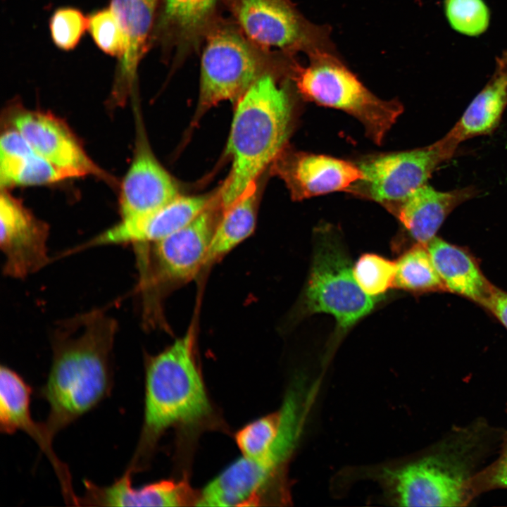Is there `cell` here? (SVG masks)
<instances>
[{
  "instance_id": "4316f807",
  "label": "cell",
  "mask_w": 507,
  "mask_h": 507,
  "mask_svg": "<svg viewBox=\"0 0 507 507\" xmlns=\"http://www.w3.org/2000/svg\"><path fill=\"white\" fill-rule=\"evenodd\" d=\"M445 15L451 27L469 37L483 34L490 22L484 0H444Z\"/></svg>"
},
{
  "instance_id": "6da1fadb",
  "label": "cell",
  "mask_w": 507,
  "mask_h": 507,
  "mask_svg": "<svg viewBox=\"0 0 507 507\" xmlns=\"http://www.w3.org/2000/svg\"><path fill=\"white\" fill-rule=\"evenodd\" d=\"M117 329L113 318L94 309L61 322L54 330L51 365L40 393L49 408L42 425L51 442L110 395Z\"/></svg>"
},
{
  "instance_id": "5b68a950",
  "label": "cell",
  "mask_w": 507,
  "mask_h": 507,
  "mask_svg": "<svg viewBox=\"0 0 507 507\" xmlns=\"http://www.w3.org/2000/svg\"><path fill=\"white\" fill-rule=\"evenodd\" d=\"M308 64L296 68L294 81L301 98L320 106L343 111L359 120L365 134L381 144L403 112L396 100H382L350 70L337 52L308 56Z\"/></svg>"
},
{
  "instance_id": "d4e9b609",
  "label": "cell",
  "mask_w": 507,
  "mask_h": 507,
  "mask_svg": "<svg viewBox=\"0 0 507 507\" xmlns=\"http://www.w3.org/2000/svg\"><path fill=\"white\" fill-rule=\"evenodd\" d=\"M73 177L36 151L20 157L0 158L1 189L13 186L46 184Z\"/></svg>"
},
{
  "instance_id": "ba28073f",
  "label": "cell",
  "mask_w": 507,
  "mask_h": 507,
  "mask_svg": "<svg viewBox=\"0 0 507 507\" xmlns=\"http://www.w3.org/2000/svg\"><path fill=\"white\" fill-rule=\"evenodd\" d=\"M244 36L263 51L307 56L336 52L327 25L307 20L290 0H225Z\"/></svg>"
},
{
  "instance_id": "8992f818",
  "label": "cell",
  "mask_w": 507,
  "mask_h": 507,
  "mask_svg": "<svg viewBox=\"0 0 507 507\" xmlns=\"http://www.w3.org/2000/svg\"><path fill=\"white\" fill-rule=\"evenodd\" d=\"M204 39L198 114L223 101L237 102L260 76L289 55L267 54L237 25L227 23L215 20Z\"/></svg>"
},
{
  "instance_id": "cb8c5ba5",
  "label": "cell",
  "mask_w": 507,
  "mask_h": 507,
  "mask_svg": "<svg viewBox=\"0 0 507 507\" xmlns=\"http://www.w3.org/2000/svg\"><path fill=\"white\" fill-rule=\"evenodd\" d=\"M394 287L411 293L447 292L427 245L415 243L396 261Z\"/></svg>"
},
{
  "instance_id": "30bf717a",
  "label": "cell",
  "mask_w": 507,
  "mask_h": 507,
  "mask_svg": "<svg viewBox=\"0 0 507 507\" xmlns=\"http://www.w3.org/2000/svg\"><path fill=\"white\" fill-rule=\"evenodd\" d=\"M216 199L186 226L152 243V259H137L139 266L153 263V270L140 275L142 288L146 289L152 283L188 281L205 265L218 220Z\"/></svg>"
},
{
  "instance_id": "603a6c76",
  "label": "cell",
  "mask_w": 507,
  "mask_h": 507,
  "mask_svg": "<svg viewBox=\"0 0 507 507\" xmlns=\"http://www.w3.org/2000/svg\"><path fill=\"white\" fill-rule=\"evenodd\" d=\"M257 187L253 184L232 205L222 211L205 265L225 256L249 237L256 225Z\"/></svg>"
},
{
  "instance_id": "2e32d148",
  "label": "cell",
  "mask_w": 507,
  "mask_h": 507,
  "mask_svg": "<svg viewBox=\"0 0 507 507\" xmlns=\"http://www.w3.org/2000/svg\"><path fill=\"white\" fill-rule=\"evenodd\" d=\"M221 0H160L151 42L180 59L198 47Z\"/></svg>"
},
{
  "instance_id": "4fadbf2b",
  "label": "cell",
  "mask_w": 507,
  "mask_h": 507,
  "mask_svg": "<svg viewBox=\"0 0 507 507\" xmlns=\"http://www.w3.org/2000/svg\"><path fill=\"white\" fill-rule=\"evenodd\" d=\"M216 197L211 194L180 195L146 215L120 220L111 228L75 248L73 251L108 244H132L137 246L156 242L192 222Z\"/></svg>"
},
{
  "instance_id": "8fae6325",
  "label": "cell",
  "mask_w": 507,
  "mask_h": 507,
  "mask_svg": "<svg viewBox=\"0 0 507 507\" xmlns=\"http://www.w3.org/2000/svg\"><path fill=\"white\" fill-rule=\"evenodd\" d=\"M49 227L22 202L1 189L0 246L4 256L6 276L23 279L49 263Z\"/></svg>"
},
{
  "instance_id": "7a4b0ae2",
  "label": "cell",
  "mask_w": 507,
  "mask_h": 507,
  "mask_svg": "<svg viewBox=\"0 0 507 507\" xmlns=\"http://www.w3.org/2000/svg\"><path fill=\"white\" fill-rule=\"evenodd\" d=\"M284 67L260 76L236 102L226 152L232 157L230 173L220 190V205H232L267 166L284 150L296 115L295 67Z\"/></svg>"
},
{
  "instance_id": "9c48e42d",
  "label": "cell",
  "mask_w": 507,
  "mask_h": 507,
  "mask_svg": "<svg viewBox=\"0 0 507 507\" xmlns=\"http://www.w3.org/2000/svg\"><path fill=\"white\" fill-rule=\"evenodd\" d=\"M458 144L448 133L425 147L363 158L356 163L363 177L346 192L379 203L384 208L401 201L425 184L434 169L452 156Z\"/></svg>"
},
{
  "instance_id": "e0dca14e",
  "label": "cell",
  "mask_w": 507,
  "mask_h": 507,
  "mask_svg": "<svg viewBox=\"0 0 507 507\" xmlns=\"http://www.w3.org/2000/svg\"><path fill=\"white\" fill-rule=\"evenodd\" d=\"M32 389L23 377L6 365L0 368V430L7 434L16 431L27 434L39 446L54 468L65 497L73 496L67 467L57 458L42 423L32 419L30 412Z\"/></svg>"
},
{
  "instance_id": "ffe728a7",
  "label": "cell",
  "mask_w": 507,
  "mask_h": 507,
  "mask_svg": "<svg viewBox=\"0 0 507 507\" xmlns=\"http://www.w3.org/2000/svg\"><path fill=\"white\" fill-rule=\"evenodd\" d=\"M132 476L125 470L108 486H99L85 480L84 493L79 497L78 506H180L189 499L186 486L180 482L162 480L135 488Z\"/></svg>"
},
{
  "instance_id": "d6986e66",
  "label": "cell",
  "mask_w": 507,
  "mask_h": 507,
  "mask_svg": "<svg viewBox=\"0 0 507 507\" xmlns=\"http://www.w3.org/2000/svg\"><path fill=\"white\" fill-rule=\"evenodd\" d=\"M474 194L472 188L439 192L427 184L401 201L384 207L416 243L427 245L451 211Z\"/></svg>"
},
{
  "instance_id": "ac0fdd59",
  "label": "cell",
  "mask_w": 507,
  "mask_h": 507,
  "mask_svg": "<svg viewBox=\"0 0 507 507\" xmlns=\"http://www.w3.org/2000/svg\"><path fill=\"white\" fill-rule=\"evenodd\" d=\"M160 0H111L125 39V51L118 60L113 89V98L126 99L134 84L138 65L148 46L158 15Z\"/></svg>"
},
{
  "instance_id": "f1b7e54d",
  "label": "cell",
  "mask_w": 507,
  "mask_h": 507,
  "mask_svg": "<svg viewBox=\"0 0 507 507\" xmlns=\"http://www.w3.org/2000/svg\"><path fill=\"white\" fill-rule=\"evenodd\" d=\"M49 29L54 44L63 51H70L88 29V18L76 8L61 7L51 16Z\"/></svg>"
},
{
  "instance_id": "83f0119b",
  "label": "cell",
  "mask_w": 507,
  "mask_h": 507,
  "mask_svg": "<svg viewBox=\"0 0 507 507\" xmlns=\"http://www.w3.org/2000/svg\"><path fill=\"white\" fill-rule=\"evenodd\" d=\"M87 30L102 51L118 60L123 56L126 47L124 33L110 6L96 11L88 17Z\"/></svg>"
},
{
  "instance_id": "f546056e",
  "label": "cell",
  "mask_w": 507,
  "mask_h": 507,
  "mask_svg": "<svg viewBox=\"0 0 507 507\" xmlns=\"http://www.w3.org/2000/svg\"><path fill=\"white\" fill-rule=\"evenodd\" d=\"M500 447L496 460L485 468H480L471 479L469 485L471 501L484 492L507 489V430L503 432Z\"/></svg>"
},
{
  "instance_id": "7c38bea8",
  "label": "cell",
  "mask_w": 507,
  "mask_h": 507,
  "mask_svg": "<svg viewBox=\"0 0 507 507\" xmlns=\"http://www.w3.org/2000/svg\"><path fill=\"white\" fill-rule=\"evenodd\" d=\"M11 123L39 155L73 177L92 175L111 180L87 156L68 125L51 113L22 111Z\"/></svg>"
},
{
  "instance_id": "3957f363",
  "label": "cell",
  "mask_w": 507,
  "mask_h": 507,
  "mask_svg": "<svg viewBox=\"0 0 507 507\" xmlns=\"http://www.w3.org/2000/svg\"><path fill=\"white\" fill-rule=\"evenodd\" d=\"M502 434L478 419L451 430L415 459L395 468H383L379 478L398 506H468L470 480Z\"/></svg>"
},
{
  "instance_id": "7402d4cb",
  "label": "cell",
  "mask_w": 507,
  "mask_h": 507,
  "mask_svg": "<svg viewBox=\"0 0 507 507\" xmlns=\"http://www.w3.org/2000/svg\"><path fill=\"white\" fill-rule=\"evenodd\" d=\"M507 104V51L496 58L494 73L449 133L459 142L489 133Z\"/></svg>"
},
{
  "instance_id": "277c9868",
  "label": "cell",
  "mask_w": 507,
  "mask_h": 507,
  "mask_svg": "<svg viewBox=\"0 0 507 507\" xmlns=\"http://www.w3.org/2000/svg\"><path fill=\"white\" fill-rule=\"evenodd\" d=\"M144 390L140 437L126 469L132 474L146 465L159 437L166 430L196 423L211 413L191 332L147 359Z\"/></svg>"
},
{
  "instance_id": "52a82bcc",
  "label": "cell",
  "mask_w": 507,
  "mask_h": 507,
  "mask_svg": "<svg viewBox=\"0 0 507 507\" xmlns=\"http://www.w3.org/2000/svg\"><path fill=\"white\" fill-rule=\"evenodd\" d=\"M379 297L365 294L353 274L341 239L330 230L315 235L309 277L303 297L305 314L325 313L337 322L338 341L374 308Z\"/></svg>"
},
{
  "instance_id": "44dd1931",
  "label": "cell",
  "mask_w": 507,
  "mask_h": 507,
  "mask_svg": "<svg viewBox=\"0 0 507 507\" xmlns=\"http://www.w3.org/2000/svg\"><path fill=\"white\" fill-rule=\"evenodd\" d=\"M434 265L447 292L483 306L494 286L466 250L434 237L427 244Z\"/></svg>"
},
{
  "instance_id": "484cf974",
  "label": "cell",
  "mask_w": 507,
  "mask_h": 507,
  "mask_svg": "<svg viewBox=\"0 0 507 507\" xmlns=\"http://www.w3.org/2000/svg\"><path fill=\"white\" fill-rule=\"evenodd\" d=\"M396 261L375 254H364L353 267V274L361 289L368 295L379 297L394 287Z\"/></svg>"
},
{
  "instance_id": "9a60e30c",
  "label": "cell",
  "mask_w": 507,
  "mask_h": 507,
  "mask_svg": "<svg viewBox=\"0 0 507 507\" xmlns=\"http://www.w3.org/2000/svg\"><path fill=\"white\" fill-rule=\"evenodd\" d=\"M180 195L175 180L156 158L139 130L134 157L120 187L121 220L146 215Z\"/></svg>"
},
{
  "instance_id": "5bb4252c",
  "label": "cell",
  "mask_w": 507,
  "mask_h": 507,
  "mask_svg": "<svg viewBox=\"0 0 507 507\" xmlns=\"http://www.w3.org/2000/svg\"><path fill=\"white\" fill-rule=\"evenodd\" d=\"M277 159V173L294 200L346 192L363 177L356 163L327 155L284 150Z\"/></svg>"
},
{
  "instance_id": "4dcf8cb0",
  "label": "cell",
  "mask_w": 507,
  "mask_h": 507,
  "mask_svg": "<svg viewBox=\"0 0 507 507\" xmlns=\"http://www.w3.org/2000/svg\"><path fill=\"white\" fill-rule=\"evenodd\" d=\"M482 307L496 318L507 330V292L493 286Z\"/></svg>"
}]
</instances>
